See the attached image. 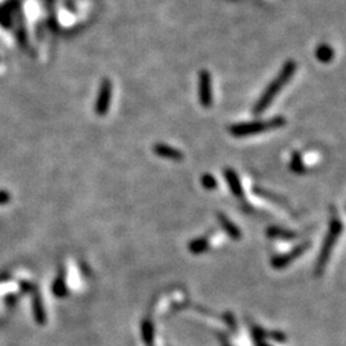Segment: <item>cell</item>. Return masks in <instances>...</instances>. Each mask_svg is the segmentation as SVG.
<instances>
[{
	"label": "cell",
	"instance_id": "52a82bcc",
	"mask_svg": "<svg viewBox=\"0 0 346 346\" xmlns=\"http://www.w3.org/2000/svg\"><path fill=\"white\" fill-rule=\"evenodd\" d=\"M154 153H156L158 157H162V158L170 159V161H176V162H181L183 159V153L179 152L178 149L176 148L171 147V145H167V144H157L154 147Z\"/></svg>",
	"mask_w": 346,
	"mask_h": 346
},
{
	"label": "cell",
	"instance_id": "9c48e42d",
	"mask_svg": "<svg viewBox=\"0 0 346 346\" xmlns=\"http://www.w3.org/2000/svg\"><path fill=\"white\" fill-rule=\"evenodd\" d=\"M224 177L227 179V183L230 186V190L235 196L242 197L244 196V190H242L241 181H240L237 173L231 168H226L224 170Z\"/></svg>",
	"mask_w": 346,
	"mask_h": 346
},
{
	"label": "cell",
	"instance_id": "277c9868",
	"mask_svg": "<svg viewBox=\"0 0 346 346\" xmlns=\"http://www.w3.org/2000/svg\"><path fill=\"white\" fill-rule=\"evenodd\" d=\"M112 95H113V84L111 80L104 78L99 87L98 98L95 102V112L98 116H104L108 113L112 103Z\"/></svg>",
	"mask_w": 346,
	"mask_h": 346
},
{
	"label": "cell",
	"instance_id": "ac0fdd59",
	"mask_svg": "<svg viewBox=\"0 0 346 346\" xmlns=\"http://www.w3.org/2000/svg\"><path fill=\"white\" fill-rule=\"evenodd\" d=\"M10 201V194L8 191L0 190V205H4V204H8Z\"/></svg>",
	"mask_w": 346,
	"mask_h": 346
},
{
	"label": "cell",
	"instance_id": "6da1fadb",
	"mask_svg": "<svg viewBox=\"0 0 346 346\" xmlns=\"http://www.w3.org/2000/svg\"><path fill=\"white\" fill-rule=\"evenodd\" d=\"M296 72V63L294 60H287L285 63L282 68H281L280 73L277 75V77L272 81L271 84L268 85V87L266 89V91L262 94V96L259 98V100L257 102V104L254 105L253 113L254 114H260L266 111L267 108L269 107L273 99L280 94V91L289 84V81L291 80V77L294 76V73Z\"/></svg>",
	"mask_w": 346,
	"mask_h": 346
},
{
	"label": "cell",
	"instance_id": "8fae6325",
	"mask_svg": "<svg viewBox=\"0 0 346 346\" xmlns=\"http://www.w3.org/2000/svg\"><path fill=\"white\" fill-rule=\"evenodd\" d=\"M334 55H335L334 49L327 44L320 45L316 50V58L320 60L321 63H330L332 59H334Z\"/></svg>",
	"mask_w": 346,
	"mask_h": 346
},
{
	"label": "cell",
	"instance_id": "9a60e30c",
	"mask_svg": "<svg viewBox=\"0 0 346 346\" xmlns=\"http://www.w3.org/2000/svg\"><path fill=\"white\" fill-rule=\"evenodd\" d=\"M143 339L145 341L148 346H153V343H154V327H153V323L150 321H145L143 323Z\"/></svg>",
	"mask_w": 346,
	"mask_h": 346
},
{
	"label": "cell",
	"instance_id": "d6986e66",
	"mask_svg": "<svg viewBox=\"0 0 346 346\" xmlns=\"http://www.w3.org/2000/svg\"><path fill=\"white\" fill-rule=\"evenodd\" d=\"M272 338L276 339V340H278V341H285V340H286V336H285L284 334H281V332H276L275 335H272Z\"/></svg>",
	"mask_w": 346,
	"mask_h": 346
},
{
	"label": "cell",
	"instance_id": "5b68a950",
	"mask_svg": "<svg viewBox=\"0 0 346 346\" xmlns=\"http://www.w3.org/2000/svg\"><path fill=\"white\" fill-rule=\"evenodd\" d=\"M199 102L204 108H209L213 104L212 76L206 69L199 72V85H197Z\"/></svg>",
	"mask_w": 346,
	"mask_h": 346
},
{
	"label": "cell",
	"instance_id": "3957f363",
	"mask_svg": "<svg viewBox=\"0 0 346 346\" xmlns=\"http://www.w3.org/2000/svg\"><path fill=\"white\" fill-rule=\"evenodd\" d=\"M343 232V223L339 218H332L331 222H330V228L327 236L325 237V241H323L322 249H321L320 257H318V262H317L316 269H314V273L316 276H321L325 271L327 263H329L330 257H331L332 249H334L335 244L338 241L339 236Z\"/></svg>",
	"mask_w": 346,
	"mask_h": 346
},
{
	"label": "cell",
	"instance_id": "30bf717a",
	"mask_svg": "<svg viewBox=\"0 0 346 346\" xmlns=\"http://www.w3.org/2000/svg\"><path fill=\"white\" fill-rule=\"evenodd\" d=\"M218 221H219L221 226L224 228L227 235L230 236V237H232L233 240H239L240 237H241V231H240L239 227L236 226L226 214L218 213Z\"/></svg>",
	"mask_w": 346,
	"mask_h": 346
},
{
	"label": "cell",
	"instance_id": "2e32d148",
	"mask_svg": "<svg viewBox=\"0 0 346 346\" xmlns=\"http://www.w3.org/2000/svg\"><path fill=\"white\" fill-rule=\"evenodd\" d=\"M290 170L293 171V172L298 173V174H303V173H305V166L304 163H303V159L302 156H300V153H294L293 154V158H291V163H290Z\"/></svg>",
	"mask_w": 346,
	"mask_h": 346
},
{
	"label": "cell",
	"instance_id": "8992f818",
	"mask_svg": "<svg viewBox=\"0 0 346 346\" xmlns=\"http://www.w3.org/2000/svg\"><path fill=\"white\" fill-rule=\"evenodd\" d=\"M309 246H311V244H309V242H307V244L298 245L296 248H294L293 250L289 251V253L281 254V255H277V257L273 258V259H272V262H271V266L276 269L285 268V267H287L289 264H291L294 260L298 259L299 257H302L303 254H304L305 251L308 250V248H309Z\"/></svg>",
	"mask_w": 346,
	"mask_h": 346
},
{
	"label": "cell",
	"instance_id": "ffe728a7",
	"mask_svg": "<svg viewBox=\"0 0 346 346\" xmlns=\"http://www.w3.org/2000/svg\"><path fill=\"white\" fill-rule=\"evenodd\" d=\"M260 346H267V345H260Z\"/></svg>",
	"mask_w": 346,
	"mask_h": 346
},
{
	"label": "cell",
	"instance_id": "ba28073f",
	"mask_svg": "<svg viewBox=\"0 0 346 346\" xmlns=\"http://www.w3.org/2000/svg\"><path fill=\"white\" fill-rule=\"evenodd\" d=\"M32 311H33V318L39 325H45L46 322V314H45V308L42 304L41 295L39 294L37 290H33L32 293Z\"/></svg>",
	"mask_w": 346,
	"mask_h": 346
},
{
	"label": "cell",
	"instance_id": "5bb4252c",
	"mask_svg": "<svg viewBox=\"0 0 346 346\" xmlns=\"http://www.w3.org/2000/svg\"><path fill=\"white\" fill-rule=\"evenodd\" d=\"M267 235L269 237H275V239H294V237H296L295 232L282 230V228H278V227H269L268 231H267Z\"/></svg>",
	"mask_w": 346,
	"mask_h": 346
},
{
	"label": "cell",
	"instance_id": "7c38bea8",
	"mask_svg": "<svg viewBox=\"0 0 346 346\" xmlns=\"http://www.w3.org/2000/svg\"><path fill=\"white\" fill-rule=\"evenodd\" d=\"M51 290H53V294L57 296V298H66V296L68 295V289H67L66 281H64L63 273L55 278L53 286H51Z\"/></svg>",
	"mask_w": 346,
	"mask_h": 346
},
{
	"label": "cell",
	"instance_id": "4fadbf2b",
	"mask_svg": "<svg viewBox=\"0 0 346 346\" xmlns=\"http://www.w3.org/2000/svg\"><path fill=\"white\" fill-rule=\"evenodd\" d=\"M209 248V241L205 237H200V239L192 240V241L188 244V250L192 254H201L204 251L208 250Z\"/></svg>",
	"mask_w": 346,
	"mask_h": 346
},
{
	"label": "cell",
	"instance_id": "e0dca14e",
	"mask_svg": "<svg viewBox=\"0 0 346 346\" xmlns=\"http://www.w3.org/2000/svg\"><path fill=\"white\" fill-rule=\"evenodd\" d=\"M201 185L206 188V190H213V188L217 187V181H215L214 176L205 173L201 176Z\"/></svg>",
	"mask_w": 346,
	"mask_h": 346
},
{
	"label": "cell",
	"instance_id": "7a4b0ae2",
	"mask_svg": "<svg viewBox=\"0 0 346 346\" xmlns=\"http://www.w3.org/2000/svg\"><path fill=\"white\" fill-rule=\"evenodd\" d=\"M286 125L285 117H273L268 121H254V122H244L232 125L230 127V134L235 138H244V136H250V135H257L260 132L269 131V130L280 129L282 126Z\"/></svg>",
	"mask_w": 346,
	"mask_h": 346
}]
</instances>
